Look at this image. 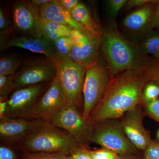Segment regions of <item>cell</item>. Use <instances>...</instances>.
Masks as SVG:
<instances>
[{
    "instance_id": "obj_1",
    "label": "cell",
    "mask_w": 159,
    "mask_h": 159,
    "mask_svg": "<svg viewBox=\"0 0 159 159\" xmlns=\"http://www.w3.org/2000/svg\"><path fill=\"white\" fill-rule=\"evenodd\" d=\"M153 61L141 59L111 80L103 98L90 116L93 125L121 118L142 102V91L152 80Z\"/></svg>"
},
{
    "instance_id": "obj_2",
    "label": "cell",
    "mask_w": 159,
    "mask_h": 159,
    "mask_svg": "<svg viewBox=\"0 0 159 159\" xmlns=\"http://www.w3.org/2000/svg\"><path fill=\"white\" fill-rule=\"evenodd\" d=\"M17 146L24 152L62 153L67 156L87 146L81 145L66 131L42 121Z\"/></svg>"
},
{
    "instance_id": "obj_3",
    "label": "cell",
    "mask_w": 159,
    "mask_h": 159,
    "mask_svg": "<svg viewBox=\"0 0 159 159\" xmlns=\"http://www.w3.org/2000/svg\"><path fill=\"white\" fill-rule=\"evenodd\" d=\"M100 43L111 80L133 67L141 60L115 29H108L102 32Z\"/></svg>"
},
{
    "instance_id": "obj_4",
    "label": "cell",
    "mask_w": 159,
    "mask_h": 159,
    "mask_svg": "<svg viewBox=\"0 0 159 159\" xmlns=\"http://www.w3.org/2000/svg\"><path fill=\"white\" fill-rule=\"evenodd\" d=\"M111 81L105 59H102L99 55L97 62L87 69L83 86L82 113L86 121L90 122L92 111L103 98Z\"/></svg>"
},
{
    "instance_id": "obj_5",
    "label": "cell",
    "mask_w": 159,
    "mask_h": 159,
    "mask_svg": "<svg viewBox=\"0 0 159 159\" xmlns=\"http://www.w3.org/2000/svg\"><path fill=\"white\" fill-rule=\"evenodd\" d=\"M50 60L56 69V77L63 89L67 102L75 104L79 108L87 69L70 57L57 55Z\"/></svg>"
},
{
    "instance_id": "obj_6",
    "label": "cell",
    "mask_w": 159,
    "mask_h": 159,
    "mask_svg": "<svg viewBox=\"0 0 159 159\" xmlns=\"http://www.w3.org/2000/svg\"><path fill=\"white\" fill-rule=\"evenodd\" d=\"M49 122L67 132L81 145L88 146L92 142L94 125L86 121L75 104L67 102Z\"/></svg>"
},
{
    "instance_id": "obj_7",
    "label": "cell",
    "mask_w": 159,
    "mask_h": 159,
    "mask_svg": "<svg viewBox=\"0 0 159 159\" xmlns=\"http://www.w3.org/2000/svg\"><path fill=\"white\" fill-rule=\"evenodd\" d=\"M92 142L119 155L130 154L138 150L125 135L120 122L115 119L94 124Z\"/></svg>"
},
{
    "instance_id": "obj_8",
    "label": "cell",
    "mask_w": 159,
    "mask_h": 159,
    "mask_svg": "<svg viewBox=\"0 0 159 159\" xmlns=\"http://www.w3.org/2000/svg\"><path fill=\"white\" fill-rule=\"evenodd\" d=\"M70 36L74 46L70 57L80 65L89 68L99 58L102 35L84 29H73Z\"/></svg>"
},
{
    "instance_id": "obj_9",
    "label": "cell",
    "mask_w": 159,
    "mask_h": 159,
    "mask_svg": "<svg viewBox=\"0 0 159 159\" xmlns=\"http://www.w3.org/2000/svg\"><path fill=\"white\" fill-rule=\"evenodd\" d=\"M57 75L50 60H35L25 64L13 76L15 90L30 86L51 83Z\"/></svg>"
},
{
    "instance_id": "obj_10",
    "label": "cell",
    "mask_w": 159,
    "mask_h": 159,
    "mask_svg": "<svg viewBox=\"0 0 159 159\" xmlns=\"http://www.w3.org/2000/svg\"><path fill=\"white\" fill-rule=\"evenodd\" d=\"M49 84H42L15 90L7 100L5 116L30 119L31 111Z\"/></svg>"
},
{
    "instance_id": "obj_11",
    "label": "cell",
    "mask_w": 159,
    "mask_h": 159,
    "mask_svg": "<svg viewBox=\"0 0 159 159\" xmlns=\"http://www.w3.org/2000/svg\"><path fill=\"white\" fill-rule=\"evenodd\" d=\"M67 102L64 92L56 77L38 100L30 119L49 122Z\"/></svg>"
},
{
    "instance_id": "obj_12",
    "label": "cell",
    "mask_w": 159,
    "mask_h": 159,
    "mask_svg": "<svg viewBox=\"0 0 159 159\" xmlns=\"http://www.w3.org/2000/svg\"><path fill=\"white\" fill-rule=\"evenodd\" d=\"M40 16L39 7L31 1H19L12 9L13 25L18 31L26 36L43 37L39 25Z\"/></svg>"
},
{
    "instance_id": "obj_13",
    "label": "cell",
    "mask_w": 159,
    "mask_h": 159,
    "mask_svg": "<svg viewBox=\"0 0 159 159\" xmlns=\"http://www.w3.org/2000/svg\"><path fill=\"white\" fill-rule=\"evenodd\" d=\"M143 113L140 104L122 117L120 124L124 133L138 149L145 151L152 142L143 124Z\"/></svg>"
},
{
    "instance_id": "obj_14",
    "label": "cell",
    "mask_w": 159,
    "mask_h": 159,
    "mask_svg": "<svg viewBox=\"0 0 159 159\" xmlns=\"http://www.w3.org/2000/svg\"><path fill=\"white\" fill-rule=\"evenodd\" d=\"M1 51L11 47H18L34 53L45 55L49 60L57 56L54 42L43 37L20 35L9 36L1 39Z\"/></svg>"
},
{
    "instance_id": "obj_15",
    "label": "cell",
    "mask_w": 159,
    "mask_h": 159,
    "mask_svg": "<svg viewBox=\"0 0 159 159\" xmlns=\"http://www.w3.org/2000/svg\"><path fill=\"white\" fill-rule=\"evenodd\" d=\"M39 122V120L25 118H0L1 141L17 145L31 133Z\"/></svg>"
},
{
    "instance_id": "obj_16",
    "label": "cell",
    "mask_w": 159,
    "mask_h": 159,
    "mask_svg": "<svg viewBox=\"0 0 159 159\" xmlns=\"http://www.w3.org/2000/svg\"><path fill=\"white\" fill-rule=\"evenodd\" d=\"M39 10L40 17L43 19L53 21L73 29H84L74 20L69 11L57 3V0H51L39 7Z\"/></svg>"
},
{
    "instance_id": "obj_17",
    "label": "cell",
    "mask_w": 159,
    "mask_h": 159,
    "mask_svg": "<svg viewBox=\"0 0 159 159\" xmlns=\"http://www.w3.org/2000/svg\"><path fill=\"white\" fill-rule=\"evenodd\" d=\"M155 1H152L128 15L123 20V25L128 30L134 31H140L146 27L148 28Z\"/></svg>"
},
{
    "instance_id": "obj_18",
    "label": "cell",
    "mask_w": 159,
    "mask_h": 159,
    "mask_svg": "<svg viewBox=\"0 0 159 159\" xmlns=\"http://www.w3.org/2000/svg\"><path fill=\"white\" fill-rule=\"evenodd\" d=\"M70 13L74 20L84 30L93 34L102 35L103 31L101 30V27L84 4L80 2Z\"/></svg>"
},
{
    "instance_id": "obj_19",
    "label": "cell",
    "mask_w": 159,
    "mask_h": 159,
    "mask_svg": "<svg viewBox=\"0 0 159 159\" xmlns=\"http://www.w3.org/2000/svg\"><path fill=\"white\" fill-rule=\"evenodd\" d=\"M41 32L43 36L52 41L66 35H70L73 29L60 23L49 20L41 17L39 21Z\"/></svg>"
},
{
    "instance_id": "obj_20",
    "label": "cell",
    "mask_w": 159,
    "mask_h": 159,
    "mask_svg": "<svg viewBox=\"0 0 159 159\" xmlns=\"http://www.w3.org/2000/svg\"><path fill=\"white\" fill-rule=\"evenodd\" d=\"M21 64L20 59L16 56H2L0 59V76H14Z\"/></svg>"
},
{
    "instance_id": "obj_21",
    "label": "cell",
    "mask_w": 159,
    "mask_h": 159,
    "mask_svg": "<svg viewBox=\"0 0 159 159\" xmlns=\"http://www.w3.org/2000/svg\"><path fill=\"white\" fill-rule=\"evenodd\" d=\"M54 43L57 55L62 57H70L74 46L70 35L60 38Z\"/></svg>"
},
{
    "instance_id": "obj_22",
    "label": "cell",
    "mask_w": 159,
    "mask_h": 159,
    "mask_svg": "<svg viewBox=\"0 0 159 159\" xmlns=\"http://www.w3.org/2000/svg\"><path fill=\"white\" fill-rule=\"evenodd\" d=\"M159 85L157 83L151 80L146 84L142 91V102L146 105L149 102L158 98Z\"/></svg>"
},
{
    "instance_id": "obj_23",
    "label": "cell",
    "mask_w": 159,
    "mask_h": 159,
    "mask_svg": "<svg viewBox=\"0 0 159 159\" xmlns=\"http://www.w3.org/2000/svg\"><path fill=\"white\" fill-rule=\"evenodd\" d=\"M15 91L13 76H0V100H7Z\"/></svg>"
},
{
    "instance_id": "obj_24",
    "label": "cell",
    "mask_w": 159,
    "mask_h": 159,
    "mask_svg": "<svg viewBox=\"0 0 159 159\" xmlns=\"http://www.w3.org/2000/svg\"><path fill=\"white\" fill-rule=\"evenodd\" d=\"M143 49L145 54L154 57L159 50V33L154 32L150 33L145 40Z\"/></svg>"
},
{
    "instance_id": "obj_25",
    "label": "cell",
    "mask_w": 159,
    "mask_h": 159,
    "mask_svg": "<svg viewBox=\"0 0 159 159\" xmlns=\"http://www.w3.org/2000/svg\"><path fill=\"white\" fill-rule=\"evenodd\" d=\"M22 159H68V156L62 153L24 152Z\"/></svg>"
},
{
    "instance_id": "obj_26",
    "label": "cell",
    "mask_w": 159,
    "mask_h": 159,
    "mask_svg": "<svg viewBox=\"0 0 159 159\" xmlns=\"http://www.w3.org/2000/svg\"><path fill=\"white\" fill-rule=\"evenodd\" d=\"M12 32V28L8 15L2 7L0 9V33L1 39L9 36Z\"/></svg>"
},
{
    "instance_id": "obj_27",
    "label": "cell",
    "mask_w": 159,
    "mask_h": 159,
    "mask_svg": "<svg viewBox=\"0 0 159 159\" xmlns=\"http://www.w3.org/2000/svg\"><path fill=\"white\" fill-rule=\"evenodd\" d=\"M93 159H120L119 154L107 148L94 149L91 150Z\"/></svg>"
},
{
    "instance_id": "obj_28",
    "label": "cell",
    "mask_w": 159,
    "mask_h": 159,
    "mask_svg": "<svg viewBox=\"0 0 159 159\" xmlns=\"http://www.w3.org/2000/svg\"><path fill=\"white\" fill-rule=\"evenodd\" d=\"M12 145L2 142L0 145V159H17L16 152Z\"/></svg>"
},
{
    "instance_id": "obj_29",
    "label": "cell",
    "mask_w": 159,
    "mask_h": 159,
    "mask_svg": "<svg viewBox=\"0 0 159 159\" xmlns=\"http://www.w3.org/2000/svg\"><path fill=\"white\" fill-rule=\"evenodd\" d=\"M68 159H93L88 146H83L68 156Z\"/></svg>"
},
{
    "instance_id": "obj_30",
    "label": "cell",
    "mask_w": 159,
    "mask_h": 159,
    "mask_svg": "<svg viewBox=\"0 0 159 159\" xmlns=\"http://www.w3.org/2000/svg\"><path fill=\"white\" fill-rule=\"evenodd\" d=\"M144 159H159V143L153 142L144 151Z\"/></svg>"
},
{
    "instance_id": "obj_31",
    "label": "cell",
    "mask_w": 159,
    "mask_h": 159,
    "mask_svg": "<svg viewBox=\"0 0 159 159\" xmlns=\"http://www.w3.org/2000/svg\"><path fill=\"white\" fill-rule=\"evenodd\" d=\"M146 112L159 122V99L158 98L145 105Z\"/></svg>"
},
{
    "instance_id": "obj_32",
    "label": "cell",
    "mask_w": 159,
    "mask_h": 159,
    "mask_svg": "<svg viewBox=\"0 0 159 159\" xmlns=\"http://www.w3.org/2000/svg\"><path fill=\"white\" fill-rule=\"evenodd\" d=\"M127 0H110L108 1L110 13L112 16H116L120 10L127 3Z\"/></svg>"
},
{
    "instance_id": "obj_33",
    "label": "cell",
    "mask_w": 159,
    "mask_h": 159,
    "mask_svg": "<svg viewBox=\"0 0 159 159\" xmlns=\"http://www.w3.org/2000/svg\"><path fill=\"white\" fill-rule=\"evenodd\" d=\"M154 29H159V1H155L153 13L148 26L149 31Z\"/></svg>"
},
{
    "instance_id": "obj_34",
    "label": "cell",
    "mask_w": 159,
    "mask_h": 159,
    "mask_svg": "<svg viewBox=\"0 0 159 159\" xmlns=\"http://www.w3.org/2000/svg\"><path fill=\"white\" fill-rule=\"evenodd\" d=\"M57 1L61 7L70 13L80 2L78 0H57Z\"/></svg>"
},
{
    "instance_id": "obj_35",
    "label": "cell",
    "mask_w": 159,
    "mask_h": 159,
    "mask_svg": "<svg viewBox=\"0 0 159 159\" xmlns=\"http://www.w3.org/2000/svg\"><path fill=\"white\" fill-rule=\"evenodd\" d=\"M151 0H129L127 1L126 6L128 8H134L138 6H142L147 5L151 2Z\"/></svg>"
},
{
    "instance_id": "obj_36",
    "label": "cell",
    "mask_w": 159,
    "mask_h": 159,
    "mask_svg": "<svg viewBox=\"0 0 159 159\" xmlns=\"http://www.w3.org/2000/svg\"><path fill=\"white\" fill-rule=\"evenodd\" d=\"M152 80L159 85V61H154L153 74Z\"/></svg>"
},
{
    "instance_id": "obj_37",
    "label": "cell",
    "mask_w": 159,
    "mask_h": 159,
    "mask_svg": "<svg viewBox=\"0 0 159 159\" xmlns=\"http://www.w3.org/2000/svg\"><path fill=\"white\" fill-rule=\"evenodd\" d=\"M7 107V100H0V118L5 116Z\"/></svg>"
},
{
    "instance_id": "obj_38",
    "label": "cell",
    "mask_w": 159,
    "mask_h": 159,
    "mask_svg": "<svg viewBox=\"0 0 159 159\" xmlns=\"http://www.w3.org/2000/svg\"><path fill=\"white\" fill-rule=\"evenodd\" d=\"M51 0H32L31 2L34 6L39 7L50 2Z\"/></svg>"
},
{
    "instance_id": "obj_39",
    "label": "cell",
    "mask_w": 159,
    "mask_h": 159,
    "mask_svg": "<svg viewBox=\"0 0 159 159\" xmlns=\"http://www.w3.org/2000/svg\"><path fill=\"white\" fill-rule=\"evenodd\" d=\"M120 159H138L136 158V157H120Z\"/></svg>"
},
{
    "instance_id": "obj_40",
    "label": "cell",
    "mask_w": 159,
    "mask_h": 159,
    "mask_svg": "<svg viewBox=\"0 0 159 159\" xmlns=\"http://www.w3.org/2000/svg\"><path fill=\"white\" fill-rule=\"evenodd\" d=\"M154 57L155 58L156 60L157 61H159V50L158 52H157V53L154 56Z\"/></svg>"
},
{
    "instance_id": "obj_41",
    "label": "cell",
    "mask_w": 159,
    "mask_h": 159,
    "mask_svg": "<svg viewBox=\"0 0 159 159\" xmlns=\"http://www.w3.org/2000/svg\"><path fill=\"white\" fill-rule=\"evenodd\" d=\"M157 136L158 138V139H159V130L158 131V132Z\"/></svg>"
}]
</instances>
